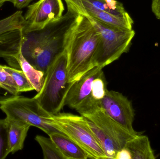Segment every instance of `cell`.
Segmentation results:
<instances>
[{
	"label": "cell",
	"instance_id": "obj_1",
	"mask_svg": "<svg viewBox=\"0 0 160 159\" xmlns=\"http://www.w3.org/2000/svg\"><path fill=\"white\" fill-rule=\"evenodd\" d=\"M67 12L41 30L22 33L21 52L36 69L46 73L49 65L64 52L68 37L79 13L66 2Z\"/></svg>",
	"mask_w": 160,
	"mask_h": 159
},
{
	"label": "cell",
	"instance_id": "obj_2",
	"mask_svg": "<svg viewBox=\"0 0 160 159\" xmlns=\"http://www.w3.org/2000/svg\"><path fill=\"white\" fill-rule=\"evenodd\" d=\"M100 43L98 30L88 19L79 13L68 37V79L69 83L79 79L94 67L93 60Z\"/></svg>",
	"mask_w": 160,
	"mask_h": 159
},
{
	"label": "cell",
	"instance_id": "obj_3",
	"mask_svg": "<svg viewBox=\"0 0 160 159\" xmlns=\"http://www.w3.org/2000/svg\"><path fill=\"white\" fill-rule=\"evenodd\" d=\"M67 64V54L65 50L49 66L45 73L43 87L34 97L49 115L60 113L73 84L68 79Z\"/></svg>",
	"mask_w": 160,
	"mask_h": 159
},
{
	"label": "cell",
	"instance_id": "obj_4",
	"mask_svg": "<svg viewBox=\"0 0 160 159\" xmlns=\"http://www.w3.org/2000/svg\"><path fill=\"white\" fill-rule=\"evenodd\" d=\"M85 16L97 29L100 35L99 44L93 60L94 67L103 68L129 51L135 34L133 30L108 25Z\"/></svg>",
	"mask_w": 160,
	"mask_h": 159
},
{
	"label": "cell",
	"instance_id": "obj_5",
	"mask_svg": "<svg viewBox=\"0 0 160 159\" xmlns=\"http://www.w3.org/2000/svg\"><path fill=\"white\" fill-rule=\"evenodd\" d=\"M49 120L56 129L82 148L89 158L107 159L99 143L86 124L83 117L60 112L51 115Z\"/></svg>",
	"mask_w": 160,
	"mask_h": 159
},
{
	"label": "cell",
	"instance_id": "obj_6",
	"mask_svg": "<svg viewBox=\"0 0 160 159\" xmlns=\"http://www.w3.org/2000/svg\"><path fill=\"white\" fill-rule=\"evenodd\" d=\"M78 12L105 24L132 30L133 21L122 3L117 0H64Z\"/></svg>",
	"mask_w": 160,
	"mask_h": 159
},
{
	"label": "cell",
	"instance_id": "obj_7",
	"mask_svg": "<svg viewBox=\"0 0 160 159\" xmlns=\"http://www.w3.org/2000/svg\"><path fill=\"white\" fill-rule=\"evenodd\" d=\"M0 109L9 120H16L36 127L48 135L59 132L50 123L51 115L45 111L34 98L19 95L0 105Z\"/></svg>",
	"mask_w": 160,
	"mask_h": 159
},
{
	"label": "cell",
	"instance_id": "obj_8",
	"mask_svg": "<svg viewBox=\"0 0 160 159\" xmlns=\"http://www.w3.org/2000/svg\"><path fill=\"white\" fill-rule=\"evenodd\" d=\"M76 110L109 136L119 150L125 147L129 140L140 133H132L124 129L106 113L100 101H96L91 96Z\"/></svg>",
	"mask_w": 160,
	"mask_h": 159
},
{
	"label": "cell",
	"instance_id": "obj_9",
	"mask_svg": "<svg viewBox=\"0 0 160 159\" xmlns=\"http://www.w3.org/2000/svg\"><path fill=\"white\" fill-rule=\"evenodd\" d=\"M64 10L62 0H39L29 5L24 16L27 26L22 33L43 29L62 17Z\"/></svg>",
	"mask_w": 160,
	"mask_h": 159
},
{
	"label": "cell",
	"instance_id": "obj_10",
	"mask_svg": "<svg viewBox=\"0 0 160 159\" xmlns=\"http://www.w3.org/2000/svg\"><path fill=\"white\" fill-rule=\"evenodd\" d=\"M100 104L106 113L124 129L132 133H138L132 127L134 110L132 104L122 93L107 90Z\"/></svg>",
	"mask_w": 160,
	"mask_h": 159
},
{
	"label": "cell",
	"instance_id": "obj_11",
	"mask_svg": "<svg viewBox=\"0 0 160 159\" xmlns=\"http://www.w3.org/2000/svg\"><path fill=\"white\" fill-rule=\"evenodd\" d=\"M102 67L95 66L87 72L81 78L73 82L69 89L65 105L77 109L91 95L92 84L96 77L103 73Z\"/></svg>",
	"mask_w": 160,
	"mask_h": 159
},
{
	"label": "cell",
	"instance_id": "obj_12",
	"mask_svg": "<svg viewBox=\"0 0 160 159\" xmlns=\"http://www.w3.org/2000/svg\"><path fill=\"white\" fill-rule=\"evenodd\" d=\"M22 36V32L20 30L0 35V58H3L10 67L18 70Z\"/></svg>",
	"mask_w": 160,
	"mask_h": 159
},
{
	"label": "cell",
	"instance_id": "obj_13",
	"mask_svg": "<svg viewBox=\"0 0 160 159\" xmlns=\"http://www.w3.org/2000/svg\"><path fill=\"white\" fill-rule=\"evenodd\" d=\"M48 136L55 143L66 159L89 158L82 148L64 133L56 132L49 134Z\"/></svg>",
	"mask_w": 160,
	"mask_h": 159
},
{
	"label": "cell",
	"instance_id": "obj_14",
	"mask_svg": "<svg viewBox=\"0 0 160 159\" xmlns=\"http://www.w3.org/2000/svg\"><path fill=\"white\" fill-rule=\"evenodd\" d=\"M8 133V149L10 154H14L22 150L31 126L16 120H9Z\"/></svg>",
	"mask_w": 160,
	"mask_h": 159
},
{
	"label": "cell",
	"instance_id": "obj_15",
	"mask_svg": "<svg viewBox=\"0 0 160 159\" xmlns=\"http://www.w3.org/2000/svg\"><path fill=\"white\" fill-rule=\"evenodd\" d=\"M132 156V159H154L156 158L151 147L150 141L145 135L140 133L135 135L126 144Z\"/></svg>",
	"mask_w": 160,
	"mask_h": 159
},
{
	"label": "cell",
	"instance_id": "obj_16",
	"mask_svg": "<svg viewBox=\"0 0 160 159\" xmlns=\"http://www.w3.org/2000/svg\"><path fill=\"white\" fill-rule=\"evenodd\" d=\"M83 117L86 124L99 143L107 159H115L117 153L119 150L112 139L92 121L84 117Z\"/></svg>",
	"mask_w": 160,
	"mask_h": 159
},
{
	"label": "cell",
	"instance_id": "obj_17",
	"mask_svg": "<svg viewBox=\"0 0 160 159\" xmlns=\"http://www.w3.org/2000/svg\"><path fill=\"white\" fill-rule=\"evenodd\" d=\"M19 94L12 77L0 65V105Z\"/></svg>",
	"mask_w": 160,
	"mask_h": 159
},
{
	"label": "cell",
	"instance_id": "obj_18",
	"mask_svg": "<svg viewBox=\"0 0 160 159\" xmlns=\"http://www.w3.org/2000/svg\"><path fill=\"white\" fill-rule=\"evenodd\" d=\"M20 70H21L33 87L34 89L39 92L42 89L45 82V74L42 71L33 67L21 53L19 58Z\"/></svg>",
	"mask_w": 160,
	"mask_h": 159
},
{
	"label": "cell",
	"instance_id": "obj_19",
	"mask_svg": "<svg viewBox=\"0 0 160 159\" xmlns=\"http://www.w3.org/2000/svg\"><path fill=\"white\" fill-rule=\"evenodd\" d=\"M27 26V22L22 11H17L13 15L0 20V35L15 30L23 32Z\"/></svg>",
	"mask_w": 160,
	"mask_h": 159
},
{
	"label": "cell",
	"instance_id": "obj_20",
	"mask_svg": "<svg viewBox=\"0 0 160 159\" xmlns=\"http://www.w3.org/2000/svg\"><path fill=\"white\" fill-rule=\"evenodd\" d=\"M43 151L45 159H66L50 138L38 135L35 138Z\"/></svg>",
	"mask_w": 160,
	"mask_h": 159
},
{
	"label": "cell",
	"instance_id": "obj_21",
	"mask_svg": "<svg viewBox=\"0 0 160 159\" xmlns=\"http://www.w3.org/2000/svg\"><path fill=\"white\" fill-rule=\"evenodd\" d=\"M3 67L12 77L20 93L34 90L25 74L21 70L15 69L6 65H3Z\"/></svg>",
	"mask_w": 160,
	"mask_h": 159
},
{
	"label": "cell",
	"instance_id": "obj_22",
	"mask_svg": "<svg viewBox=\"0 0 160 159\" xmlns=\"http://www.w3.org/2000/svg\"><path fill=\"white\" fill-rule=\"evenodd\" d=\"M9 121L0 119V159H5L10 153L8 149V133Z\"/></svg>",
	"mask_w": 160,
	"mask_h": 159
},
{
	"label": "cell",
	"instance_id": "obj_23",
	"mask_svg": "<svg viewBox=\"0 0 160 159\" xmlns=\"http://www.w3.org/2000/svg\"><path fill=\"white\" fill-rule=\"evenodd\" d=\"M107 91L106 80L103 73L93 81L90 96L96 101H100L105 96Z\"/></svg>",
	"mask_w": 160,
	"mask_h": 159
},
{
	"label": "cell",
	"instance_id": "obj_24",
	"mask_svg": "<svg viewBox=\"0 0 160 159\" xmlns=\"http://www.w3.org/2000/svg\"><path fill=\"white\" fill-rule=\"evenodd\" d=\"M32 1L33 0H10L9 1L13 4L14 7L19 9H21L28 7Z\"/></svg>",
	"mask_w": 160,
	"mask_h": 159
},
{
	"label": "cell",
	"instance_id": "obj_25",
	"mask_svg": "<svg viewBox=\"0 0 160 159\" xmlns=\"http://www.w3.org/2000/svg\"><path fill=\"white\" fill-rule=\"evenodd\" d=\"M115 159H132V156L129 150L124 147L117 153Z\"/></svg>",
	"mask_w": 160,
	"mask_h": 159
},
{
	"label": "cell",
	"instance_id": "obj_26",
	"mask_svg": "<svg viewBox=\"0 0 160 159\" xmlns=\"http://www.w3.org/2000/svg\"><path fill=\"white\" fill-rule=\"evenodd\" d=\"M151 8L156 17L160 20V0H152Z\"/></svg>",
	"mask_w": 160,
	"mask_h": 159
},
{
	"label": "cell",
	"instance_id": "obj_27",
	"mask_svg": "<svg viewBox=\"0 0 160 159\" xmlns=\"http://www.w3.org/2000/svg\"><path fill=\"white\" fill-rule=\"evenodd\" d=\"M4 2H4V1H2V0H0V7H1L3 5Z\"/></svg>",
	"mask_w": 160,
	"mask_h": 159
},
{
	"label": "cell",
	"instance_id": "obj_28",
	"mask_svg": "<svg viewBox=\"0 0 160 159\" xmlns=\"http://www.w3.org/2000/svg\"><path fill=\"white\" fill-rule=\"evenodd\" d=\"M2 1H4V2H6V1H9L10 0H2Z\"/></svg>",
	"mask_w": 160,
	"mask_h": 159
}]
</instances>
